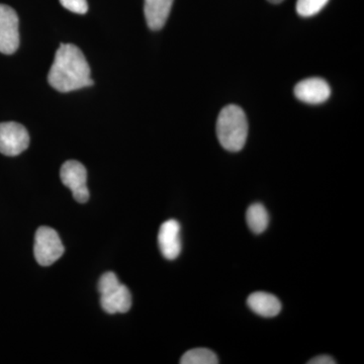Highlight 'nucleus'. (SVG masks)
Masks as SVG:
<instances>
[{"label": "nucleus", "mask_w": 364, "mask_h": 364, "mask_svg": "<svg viewBox=\"0 0 364 364\" xmlns=\"http://www.w3.org/2000/svg\"><path fill=\"white\" fill-rule=\"evenodd\" d=\"M48 82L60 92H70L93 85L90 64L77 46L60 45L48 75Z\"/></svg>", "instance_id": "f257e3e1"}, {"label": "nucleus", "mask_w": 364, "mask_h": 364, "mask_svg": "<svg viewBox=\"0 0 364 364\" xmlns=\"http://www.w3.org/2000/svg\"><path fill=\"white\" fill-rule=\"evenodd\" d=\"M217 136L224 149L239 152L245 146L248 136V122L245 112L238 105L223 107L217 119Z\"/></svg>", "instance_id": "f03ea898"}, {"label": "nucleus", "mask_w": 364, "mask_h": 364, "mask_svg": "<svg viewBox=\"0 0 364 364\" xmlns=\"http://www.w3.org/2000/svg\"><path fill=\"white\" fill-rule=\"evenodd\" d=\"M100 305L107 314L127 313L132 306V294L114 272H105L98 282Z\"/></svg>", "instance_id": "7ed1b4c3"}, {"label": "nucleus", "mask_w": 364, "mask_h": 364, "mask_svg": "<svg viewBox=\"0 0 364 364\" xmlns=\"http://www.w3.org/2000/svg\"><path fill=\"white\" fill-rule=\"evenodd\" d=\"M65 248L58 233L49 227H40L36 232L33 254L42 267H50L62 257Z\"/></svg>", "instance_id": "20e7f679"}, {"label": "nucleus", "mask_w": 364, "mask_h": 364, "mask_svg": "<svg viewBox=\"0 0 364 364\" xmlns=\"http://www.w3.org/2000/svg\"><path fill=\"white\" fill-rule=\"evenodd\" d=\"M30 145V135L23 124L16 122L0 123V153L18 156Z\"/></svg>", "instance_id": "39448f33"}, {"label": "nucleus", "mask_w": 364, "mask_h": 364, "mask_svg": "<svg viewBox=\"0 0 364 364\" xmlns=\"http://www.w3.org/2000/svg\"><path fill=\"white\" fill-rule=\"evenodd\" d=\"M60 177L64 186L72 191L74 200L85 203L90 200V191L87 188V171L80 162L69 160L64 163L60 171Z\"/></svg>", "instance_id": "423d86ee"}, {"label": "nucleus", "mask_w": 364, "mask_h": 364, "mask_svg": "<svg viewBox=\"0 0 364 364\" xmlns=\"http://www.w3.org/2000/svg\"><path fill=\"white\" fill-rule=\"evenodd\" d=\"M18 16L13 7L0 4V53L11 55L20 47Z\"/></svg>", "instance_id": "0eeeda50"}, {"label": "nucleus", "mask_w": 364, "mask_h": 364, "mask_svg": "<svg viewBox=\"0 0 364 364\" xmlns=\"http://www.w3.org/2000/svg\"><path fill=\"white\" fill-rule=\"evenodd\" d=\"M294 95L301 102L308 105H320L331 95V88L327 81L318 77H312L299 81L294 86Z\"/></svg>", "instance_id": "6e6552de"}, {"label": "nucleus", "mask_w": 364, "mask_h": 364, "mask_svg": "<svg viewBox=\"0 0 364 364\" xmlns=\"http://www.w3.org/2000/svg\"><path fill=\"white\" fill-rule=\"evenodd\" d=\"M160 251L166 259L174 260L181 252V225L176 220L163 223L158 234Z\"/></svg>", "instance_id": "1a4fd4ad"}, {"label": "nucleus", "mask_w": 364, "mask_h": 364, "mask_svg": "<svg viewBox=\"0 0 364 364\" xmlns=\"http://www.w3.org/2000/svg\"><path fill=\"white\" fill-rule=\"evenodd\" d=\"M174 0H145L144 14L152 31L161 30L168 20Z\"/></svg>", "instance_id": "9d476101"}, {"label": "nucleus", "mask_w": 364, "mask_h": 364, "mask_svg": "<svg viewBox=\"0 0 364 364\" xmlns=\"http://www.w3.org/2000/svg\"><path fill=\"white\" fill-rule=\"evenodd\" d=\"M249 308L264 318H273L282 311V303L277 296L264 291L251 294L247 299Z\"/></svg>", "instance_id": "9b49d317"}, {"label": "nucleus", "mask_w": 364, "mask_h": 364, "mask_svg": "<svg viewBox=\"0 0 364 364\" xmlns=\"http://www.w3.org/2000/svg\"><path fill=\"white\" fill-rule=\"evenodd\" d=\"M246 221L253 233H263L269 224V215L267 208L261 203H253L246 212Z\"/></svg>", "instance_id": "f8f14e48"}, {"label": "nucleus", "mask_w": 364, "mask_h": 364, "mask_svg": "<svg viewBox=\"0 0 364 364\" xmlns=\"http://www.w3.org/2000/svg\"><path fill=\"white\" fill-rule=\"evenodd\" d=\"M181 364H217L219 363L215 352L207 348L191 349L183 354Z\"/></svg>", "instance_id": "ddd939ff"}, {"label": "nucleus", "mask_w": 364, "mask_h": 364, "mask_svg": "<svg viewBox=\"0 0 364 364\" xmlns=\"http://www.w3.org/2000/svg\"><path fill=\"white\" fill-rule=\"evenodd\" d=\"M328 2L329 0H298L296 13L303 18H311L320 13Z\"/></svg>", "instance_id": "4468645a"}, {"label": "nucleus", "mask_w": 364, "mask_h": 364, "mask_svg": "<svg viewBox=\"0 0 364 364\" xmlns=\"http://www.w3.org/2000/svg\"><path fill=\"white\" fill-rule=\"evenodd\" d=\"M62 6L67 11L78 14H85L88 11V4L86 0H60Z\"/></svg>", "instance_id": "2eb2a0df"}, {"label": "nucleus", "mask_w": 364, "mask_h": 364, "mask_svg": "<svg viewBox=\"0 0 364 364\" xmlns=\"http://www.w3.org/2000/svg\"><path fill=\"white\" fill-rule=\"evenodd\" d=\"M309 364H335L337 363L334 358L329 355H318L317 358H314L308 361Z\"/></svg>", "instance_id": "dca6fc26"}, {"label": "nucleus", "mask_w": 364, "mask_h": 364, "mask_svg": "<svg viewBox=\"0 0 364 364\" xmlns=\"http://www.w3.org/2000/svg\"><path fill=\"white\" fill-rule=\"evenodd\" d=\"M268 1L272 2V4H282V2L284 1V0H268Z\"/></svg>", "instance_id": "f3484780"}]
</instances>
